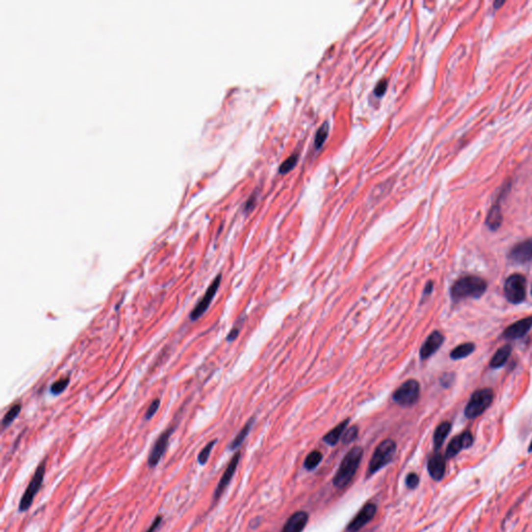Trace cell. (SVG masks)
Instances as JSON below:
<instances>
[{
  "instance_id": "33",
  "label": "cell",
  "mask_w": 532,
  "mask_h": 532,
  "mask_svg": "<svg viewBox=\"0 0 532 532\" xmlns=\"http://www.w3.org/2000/svg\"><path fill=\"white\" fill-rule=\"evenodd\" d=\"M162 520H163V518H162L161 514H157L156 518L152 522V524L150 525L149 528L146 530V532H156V530L158 529V527L161 525Z\"/></svg>"
},
{
  "instance_id": "22",
  "label": "cell",
  "mask_w": 532,
  "mask_h": 532,
  "mask_svg": "<svg viewBox=\"0 0 532 532\" xmlns=\"http://www.w3.org/2000/svg\"><path fill=\"white\" fill-rule=\"evenodd\" d=\"M253 423H254V418H251V419L246 423V425L242 427L241 431L237 433L236 437L234 438V440L231 442V444L229 445V449L230 450L238 449L241 446V444L243 443L244 440H246L249 432L251 431Z\"/></svg>"
},
{
  "instance_id": "5",
  "label": "cell",
  "mask_w": 532,
  "mask_h": 532,
  "mask_svg": "<svg viewBox=\"0 0 532 532\" xmlns=\"http://www.w3.org/2000/svg\"><path fill=\"white\" fill-rule=\"evenodd\" d=\"M493 400L494 392L492 389L484 388L475 391L465 408L466 417L468 419H475L482 415L491 406Z\"/></svg>"
},
{
  "instance_id": "38",
  "label": "cell",
  "mask_w": 532,
  "mask_h": 532,
  "mask_svg": "<svg viewBox=\"0 0 532 532\" xmlns=\"http://www.w3.org/2000/svg\"><path fill=\"white\" fill-rule=\"evenodd\" d=\"M528 450H529V452L532 451V441H531V443H530V445H529V449H528Z\"/></svg>"
},
{
  "instance_id": "34",
  "label": "cell",
  "mask_w": 532,
  "mask_h": 532,
  "mask_svg": "<svg viewBox=\"0 0 532 532\" xmlns=\"http://www.w3.org/2000/svg\"><path fill=\"white\" fill-rule=\"evenodd\" d=\"M386 88H387V82L385 80H382L376 86V89H374V94H376L377 96H382L383 94H385Z\"/></svg>"
},
{
  "instance_id": "32",
  "label": "cell",
  "mask_w": 532,
  "mask_h": 532,
  "mask_svg": "<svg viewBox=\"0 0 532 532\" xmlns=\"http://www.w3.org/2000/svg\"><path fill=\"white\" fill-rule=\"evenodd\" d=\"M420 478L416 473H409L405 477V484L409 488V490H414L418 485H419Z\"/></svg>"
},
{
  "instance_id": "7",
  "label": "cell",
  "mask_w": 532,
  "mask_h": 532,
  "mask_svg": "<svg viewBox=\"0 0 532 532\" xmlns=\"http://www.w3.org/2000/svg\"><path fill=\"white\" fill-rule=\"evenodd\" d=\"M504 295L511 304H520L526 296V279L520 274L509 276L504 283Z\"/></svg>"
},
{
  "instance_id": "6",
  "label": "cell",
  "mask_w": 532,
  "mask_h": 532,
  "mask_svg": "<svg viewBox=\"0 0 532 532\" xmlns=\"http://www.w3.org/2000/svg\"><path fill=\"white\" fill-rule=\"evenodd\" d=\"M420 397V385L416 380H408L401 385L392 396L395 404L401 406H412Z\"/></svg>"
},
{
  "instance_id": "14",
  "label": "cell",
  "mask_w": 532,
  "mask_h": 532,
  "mask_svg": "<svg viewBox=\"0 0 532 532\" xmlns=\"http://www.w3.org/2000/svg\"><path fill=\"white\" fill-rule=\"evenodd\" d=\"M509 259L517 263H526L532 259V238L521 241L514 246L508 255Z\"/></svg>"
},
{
  "instance_id": "35",
  "label": "cell",
  "mask_w": 532,
  "mask_h": 532,
  "mask_svg": "<svg viewBox=\"0 0 532 532\" xmlns=\"http://www.w3.org/2000/svg\"><path fill=\"white\" fill-rule=\"evenodd\" d=\"M239 332H240V329H239V328H233V329H231V332L229 333L228 337H227V341H228V342L234 341V340L238 337Z\"/></svg>"
},
{
  "instance_id": "31",
  "label": "cell",
  "mask_w": 532,
  "mask_h": 532,
  "mask_svg": "<svg viewBox=\"0 0 532 532\" xmlns=\"http://www.w3.org/2000/svg\"><path fill=\"white\" fill-rule=\"evenodd\" d=\"M159 405H160V399H158V398L154 399L151 403L150 406L148 407V409H147L146 415H145V419L146 420L152 419V418L155 416V414L157 413V411H158Z\"/></svg>"
},
{
  "instance_id": "25",
  "label": "cell",
  "mask_w": 532,
  "mask_h": 532,
  "mask_svg": "<svg viewBox=\"0 0 532 532\" xmlns=\"http://www.w3.org/2000/svg\"><path fill=\"white\" fill-rule=\"evenodd\" d=\"M321 459H322L321 452L318 450H314L307 456L306 459H304V466L307 470H313L319 465Z\"/></svg>"
},
{
  "instance_id": "37",
  "label": "cell",
  "mask_w": 532,
  "mask_h": 532,
  "mask_svg": "<svg viewBox=\"0 0 532 532\" xmlns=\"http://www.w3.org/2000/svg\"><path fill=\"white\" fill-rule=\"evenodd\" d=\"M504 3H505L504 1H500V2H499V1H496V2L494 3V8H495V10H498V8H499L501 5H503Z\"/></svg>"
},
{
  "instance_id": "8",
  "label": "cell",
  "mask_w": 532,
  "mask_h": 532,
  "mask_svg": "<svg viewBox=\"0 0 532 532\" xmlns=\"http://www.w3.org/2000/svg\"><path fill=\"white\" fill-rule=\"evenodd\" d=\"M221 282H222V275L220 274L215 277V279L212 281L210 286L208 287V289L206 290L203 298L197 303L195 308L191 310L190 315H189L190 320H193V321L198 320L207 311L209 306H210L211 302L213 301L217 290H219L220 288Z\"/></svg>"
},
{
  "instance_id": "11",
  "label": "cell",
  "mask_w": 532,
  "mask_h": 532,
  "mask_svg": "<svg viewBox=\"0 0 532 532\" xmlns=\"http://www.w3.org/2000/svg\"><path fill=\"white\" fill-rule=\"evenodd\" d=\"M378 510L377 505L374 503H366L362 509L356 513V516L348 524L346 530L350 532H356L360 530L362 527H364L369 521H371L374 516H376Z\"/></svg>"
},
{
  "instance_id": "30",
  "label": "cell",
  "mask_w": 532,
  "mask_h": 532,
  "mask_svg": "<svg viewBox=\"0 0 532 532\" xmlns=\"http://www.w3.org/2000/svg\"><path fill=\"white\" fill-rule=\"evenodd\" d=\"M296 162H298V155L293 154L292 156H290L289 158H287V159L281 164L280 173H281V174H285V173L290 172V171L295 167Z\"/></svg>"
},
{
  "instance_id": "29",
  "label": "cell",
  "mask_w": 532,
  "mask_h": 532,
  "mask_svg": "<svg viewBox=\"0 0 532 532\" xmlns=\"http://www.w3.org/2000/svg\"><path fill=\"white\" fill-rule=\"evenodd\" d=\"M357 433H359V429H357V426L354 425L352 427H350V429L345 430L343 435H342V442L344 444H350L352 442H354L356 437H357Z\"/></svg>"
},
{
  "instance_id": "3",
  "label": "cell",
  "mask_w": 532,
  "mask_h": 532,
  "mask_svg": "<svg viewBox=\"0 0 532 532\" xmlns=\"http://www.w3.org/2000/svg\"><path fill=\"white\" fill-rule=\"evenodd\" d=\"M46 458L40 461V464L38 465L36 471H34L33 476L31 477L27 487H26L25 492L23 493L19 503L20 512H25L30 508L34 498H36V496L40 492V488L43 484V481H44L46 474Z\"/></svg>"
},
{
  "instance_id": "9",
  "label": "cell",
  "mask_w": 532,
  "mask_h": 532,
  "mask_svg": "<svg viewBox=\"0 0 532 532\" xmlns=\"http://www.w3.org/2000/svg\"><path fill=\"white\" fill-rule=\"evenodd\" d=\"M174 431H175V427H173V426L169 427L168 430H165L159 435L158 439H157L156 442L154 443L152 449L149 453V456H148V466H149L150 468H155L159 464V461L161 460L165 451H167L171 435L173 434Z\"/></svg>"
},
{
  "instance_id": "15",
  "label": "cell",
  "mask_w": 532,
  "mask_h": 532,
  "mask_svg": "<svg viewBox=\"0 0 532 532\" xmlns=\"http://www.w3.org/2000/svg\"><path fill=\"white\" fill-rule=\"evenodd\" d=\"M532 328V316L520 319L507 327L503 332V337L507 340H516L525 336Z\"/></svg>"
},
{
  "instance_id": "20",
  "label": "cell",
  "mask_w": 532,
  "mask_h": 532,
  "mask_svg": "<svg viewBox=\"0 0 532 532\" xmlns=\"http://www.w3.org/2000/svg\"><path fill=\"white\" fill-rule=\"evenodd\" d=\"M348 423H350V419H346L340 424H338L336 427H334L332 431H329L325 435L324 442L329 445V446H335V445L339 442V440L342 439V435L346 430V426Z\"/></svg>"
},
{
  "instance_id": "39",
  "label": "cell",
  "mask_w": 532,
  "mask_h": 532,
  "mask_svg": "<svg viewBox=\"0 0 532 532\" xmlns=\"http://www.w3.org/2000/svg\"><path fill=\"white\" fill-rule=\"evenodd\" d=\"M531 294H532V289H531Z\"/></svg>"
},
{
  "instance_id": "10",
  "label": "cell",
  "mask_w": 532,
  "mask_h": 532,
  "mask_svg": "<svg viewBox=\"0 0 532 532\" xmlns=\"http://www.w3.org/2000/svg\"><path fill=\"white\" fill-rule=\"evenodd\" d=\"M239 460H240V452L238 451L237 453H235L234 456L231 458L230 463L228 464V466H227L222 478L220 479L219 484H217V486L215 487V491L213 494V501H217L220 499V497L223 495L227 486H228L229 483L231 482L235 472H236Z\"/></svg>"
},
{
  "instance_id": "27",
  "label": "cell",
  "mask_w": 532,
  "mask_h": 532,
  "mask_svg": "<svg viewBox=\"0 0 532 532\" xmlns=\"http://www.w3.org/2000/svg\"><path fill=\"white\" fill-rule=\"evenodd\" d=\"M70 383V379L69 378H64L62 380H58L56 381H54L52 385L50 386V392L52 395H59L62 394L63 392L68 388Z\"/></svg>"
},
{
  "instance_id": "2",
  "label": "cell",
  "mask_w": 532,
  "mask_h": 532,
  "mask_svg": "<svg viewBox=\"0 0 532 532\" xmlns=\"http://www.w3.org/2000/svg\"><path fill=\"white\" fill-rule=\"evenodd\" d=\"M487 284L483 279L475 276L460 278L451 287V296L455 301L463 299H479L484 294Z\"/></svg>"
},
{
  "instance_id": "17",
  "label": "cell",
  "mask_w": 532,
  "mask_h": 532,
  "mask_svg": "<svg viewBox=\"0 0 532 532\" xmlns=\"http://www.w3.org/2000/svg\"><path fill=\"white\" fill-rule=\"evenodd\" d=\"M309 514L306 511H296L287 520L282 532H302L307 526Z\"/></svg>"
},
{
  "instance_id": "23",
  "label": "cell",
  "mask_w": 532,
  "mask_h": 532,
  "mask_svg": "<svg viewBox=\"0 0 532 532\" xmlns=\"http://www.w3.org/2000/svg\"><path fill=\"white\" fill-rule=\"evenodd\" d=\"M474 351H475V344L463 343L456 346L455 350L450 353V357L452 360H460L470 355Z\"/></svg>"
},
{
  "instance_id": "24",
  "label": "cell",
  "mask_w": 532,
  "mask_h": 532,
  "mask_svg": "<svg viewBox=\"0 0 532 532\" xmlns=\"http://www.w3.org/2000/svg\"><path fill=\"white\" fill-rule=\"evenodd\" d=\"M21 407L22 405L20 404H15L8 411L5 413L3 419H2V430L4 431L5 429H7L8 426H10L14 420L17 418V416H18L21 412Z\"/></svg>"
},
{
  "instance_id": "21",
  "label": "cell",
  "mask_w": 532,
  "mask_h": 532,
  "mask_svg": "<svg viewBox=\"0 0 532 532\" xmlns=\"http://www.w3.org/2000/svg\"><path fill=\"white\" fill-rule=\"evenodd\" d=\"M511 352H512V347L510 345H504L500 347L492 357V360L490 362L491 367L494 369L502 367V366L507 362Z\"/></svg>"
},
{
  "instance_id": "36",
  "label": "cell",
  "mask_w": 532,
  "mask_h": 532,
  "mask_svg": "<svg viewBox=\"0 0 532 532\" xmlns=\"http://www.w3.org/2000/svg\"><path fill=\"white\" fill-rule=\"evenodd\" d=\"M432 290H433V283H432L431 281L427 282V284H426V286H425V288H424L423 295H424V296L430 295V294L432 292Z\"/></svg>"
},
{
  "instance_id": "1",
  "label": "cell",
  "mask_w": 532,
  "mask_h": 532,
  "mask_svg": "<svg viewBox=\"0 0 532 532\" xmlns=\"http://www.w3.org/2000/svg\"><path fill=\"white\" fill-rule=\"evenodd\" d=\"M363 453V449L359 446L352 448L346 453L339 466L336 475L334 476L333 483L335 486L343 488L351 483L357 469H359Z\"/></svg>"
},
{
  "instance_id": "13",
  "label": "cell",
  "mask_w": 532,
  "mask_h": 532,
  "mask_svg": "<svg viewBox=\"0 0 532 532\" xmlns=\"http://www.w3.org/2000/svg\"><path fill=\"white\" fill-rule=\"evenodd\" d=\"M427 470L433 481H442L446 471V457L443 456L439 451H435L427 460Z\"/></svg>"
},
{
  "instance_id": "16",
  "label": "cell",
  "mask_w": 532,
  "mask_h": 532,
  "mask_svg": "<svg viewBox=\"0 0 532 532\" xmlns=\"http://www.w3.org/2000/svg\"><path fill=\"white\" fill-rule=\"evenodd\" d=\"M443 342H444V336L439 332V330H433V332L427 337V339L425 340L423 345L420 348L421 360H426V359H429V357H431L442 346Z\"/></svg>"
},
{
  "instance_id": "19",
  "label": "cell",
  "mask_w": 532,
  "mask_h": 532,
  "mask_svg": "<svg viewBox=\"0 0 532 532\" xmlns=\"http://www.w3.org/2000/svg\"><path fill=\"white\" fill-rule=\"evenodd\" d=\"M450 431H451V423L448 421H444L438 425V427L435 429L433 432V446H434L435 451H438L442 447V445L444 441L446 440Z\"/></svg>"
},
{
  "instance_id": "4",
  "label": "cell",
  "mask_w": 532,
  "mask_h": 532,
  "mask_svg": "<svg viewBox=\"0 0 532 532\" xmlns=\"http://www.w3.org/2000/svg\"><path fill=\"white\" fill-rule=\"evenodd\" d=\"M396 453V443L391 440L387 439L383 440L381 443L379 444L377 449L374 450L371 460L369 461L367 475H373L379 470L390 464Z\"/></svg>"
},
{
  "instance_id": "12",
  "label": "cell",
  "mask_w": 532,
  "mask_h": 532,
  "mask_svg": "<svg viewBox=\"0 0 532 532\" xmlns=\"http://www.w3.org/2000/svg\"><path fill=\"white\" fill-rule=\"evenodd\" d=\"M473 442H474L473 435L468 431H464L463 433H460L459 435H456V437H455L449 442L446 452H445V457L446 458L455 457L461 451V449L469 448L472 446Z\"/></svg>"
},
{
  "instance_id": "18",
  "label": "cell",
  "mask_w": 532,
  "mask_h": 532,
  "mask_svg": "<svg viewBox=\"0 0 532 532\" xmlns=\"http://www.w3.org/2000/svg\"><path fill=\"white\" fill-rule=\"evenodd\" d=\"M502 221H503V216L501 212V206L498 202L494 204L492 208L490 209V211H488L485 224L488 227V229L496 231L500 228Z\"/></svg>"
},
{
  "instance_id": "26",
  "label": "cell",
  "mask_w": 532,
  "mask_h": 532,
  "mask_svg": "<svg viewBox=\"0 0 532 532\" xmlns=\"http://www.w3.org/2000/svg\"><path fill=\"white\" fill-rule=\"evenodd\" d=\"M217 440H212L211 442H209L206 446L201 450V452L199 453L198 456V463L201 465V466H205L207 464V461L209 459V457H210V455L212 452V449L214 447V445L216 444Z\"/></svg>"
},
{
  "instance_id": "28",
  "label": "cell",
  "mask_w": 532,
  "mask_h": 532,
  "mask_svg": "<svg viewBox=\"0 0 532 532\" xmlns=\"http://www.w3.org/2000/svg\"><path fill=\"white\" fill-rule=\"evenodd\" d=\"M328 133H329V124L325 123L318 129V131L315 135V147L317 148V149H319V148L324 145L325 141L328 137Z\"/></svg>"
}]
</instances>
